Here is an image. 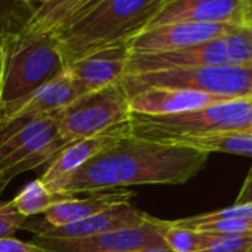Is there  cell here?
<instances>
[{"label": "cell", "mask_w": 252, "mask_h": 252, "mask_svg": "<svg viewBox=\"0 0 252 252\" xmlns=\"http://www.w3.org/2000/svg\"><path fill=\"white\" fill-rule=\"evenodd\" d=\"M209 155L187 146L123 137L89 159L61 186V193H98L143 184H184Z\"/></svg>", "instance_id": "6da1fadb"}, {"label": "cell", "mask_w": 252, "mask_h": 252, "mask_svg": "<svg viewBox=\"0 0 252 252\" xmlns=\"http://www.w3.org/2000/svg\"><path fill=\"white\" fill-rule=\"evenodd\" d=\"M163 0H102L55 33L65 67L95 51L126 43L144 30Z\"/></svg>", "instance_id": "7a4b0ae2"}, {"label": "cell", "mask_w": 252, "mask_h": 252, "mask_svg": "<svg viewBox=\"0 0 252 252\" xmlns=\"http://www.w3.org/2000/svg\"><path fill=\"white\" fill-rule=\"evenodd\" d=\"M0 43L5 52L0 110L17 105L65 71V63L55 34L21 32Z\"/></svg>", "instance_id": "3957f363"}, {"label": "cell", "mask_w": 252, "mask_h": 252, "mask_svg": "<svg viewBox=\"0 0 252 252\" xmlns=\"http://www.w3.org/2000/svg\"><path fill=\"white\" fill-rule=\"evenodd\" d=\"M251 125L252 96L166 116L132 113L128 123L131 137L159 143H175L186 137L221 131H248Z\"/></svg>", "instance_id": "277c9868"}, {"label": "cell", "mask_w": 252, "mask_h": 252, "mask_svg": "<svg viewBox=\"0 0 252 252\" xmlns=\"http://www.w3.org/2000/svg\"><path fill=\"white\" fill-rule=\"evenodd\" d=\"M122 85L132 96L146 88H177L203 92L222 99L252 96V65H205L126 74Z\"/></svg>", "instance_id": "5b68a950"}, {"label": "cell", "mask_w": 252, "mask_h": 252, "mask_svg": "<svg viewBox=\"0 0 252 252\" xmlns=\"http://www.w3.org/2000/svg\"><path fill=\"white\" fill-rule=\"evenodd\" d=\"M205 65H252V27L242 26L221 37L178 51L131 54L126 74Z\"/></svg>", "instance_id": "8992f818"}, {"label": "cell", "mask_w": 252, "mask_h": 252, "mask_svg": "<svg viewBox=\"0 0 252 252\" xmlns=\"http://www.w3.org/2000/svg\"><path fill=\"white\" fill-rule=\"evenodd\" d=\"M132 110L122 82L76 98L57 111V126L65 144L116 131L128 125Z\"/></svg>", "instance_id": "52a82bcc"}, {"label": "cell", "mask_w": 252, "mask_h": 252, "mask_svg": "<svg viewBox=\"0 0 252 252\" xmlns=\"http://www.w3.org/2000/svg\"><path fill=\"white\" fill-rule=\"evenodd\" d=\"M165 220L149 217L140 224L104 231L82 239H49L33 236L36 245L48 252H126L143 248H166Z\"/></svg>", "instance_id": "ba28073f"}, {"label": "cell", "mask_w": 252, "mask_h": 252, "mask_svg": "<svg viewBox=\"0 0 252 252\" xmlns=\"http://www.w3.org/2000/svg\"><path fill=\"white\" fill-rule=\"evenodd\" d=\"M236 24H165L147 27L128 42L131 54H160L196 46L239 29Z\"/></svg>", "instance_id": "9c48e42d"}, {"label": "cell", "mask_w": 252, "mask_h": 252, "mask_svg": "<svg viewBox=\"0 0 252 252\" xmlns=\"http://www.w3.org/2000/svg\"><path fill=\"white\" fill-rule=\"evenodd\" d=\"M243 18L245 0H163L147 27L181 23L245 26Z\"/></svg>", "instance_id": "30bf717a"}, {"label": "cell", "mask_w": 252, "mask_h": 252, "mask_svg": "<svg viewBox=\"0 0 252 252\" xmlns=\"http://www.w3.org/2000/svg\"><path fill=\"white\" fill-rule=\"evenodd\" d=\"M129 57L128 43H117L76 60L65 70L73 77L79 94L85 95L120 83L128 70Z\"/></svg>", "instance_id": "8fae6325"}, {"label": "cell", "mask_w": 252, "mask_h": 252, "mask_svg": "<svg viewBox=\"0 0 252 252\" xmlns=\"http://www.w3.org/2000/svg\"><path fill=\"white\" fill-rule=\"evenodd\" d=\"M150 215L144 211H140L132 203L126 205H117L113 208H108L99 214H95L92 217H88L85 220L70 222L65 225L54 227L49 225L45 220L43 221H34V222H26L23 228L33 233V236L39 237H49V239H82L95 236L104 231L123 228L143 222Z\"/></svg>", "instance_id": "7c38bea8"}, {"label": "cell", "mask_w": 252, "mask_h": 252, "mask_svg": "<svg viewBox=\"0 0 252 252\" xmlns=\"http://www.w3.org/2000/svg\"><path fill=\"white\" fill-rule=\"evenodd\" d=\"M128 135H129V126L125 125L116 131L104 132L91 138L70 143L49 162L48 168L45 169V172L39 180L45 186H48L52 191L61 193L60 191L61 186L68 177L77 172L89 159L98 155L108 144Z\"/></svg>", "instance_id": "4fadbf2b"}, {"label": "cell", "mask_w": 252, "mask_h": 252, "mask_svg": "<svg viewBox=\"0 0 252 252\" xmlns=\"http://www.w3.org/2000/svg\"><path fill=\"white\" fill-rule=\"evenodd\" d=\"M228 101L220 96L208 95L190 89L177 88H146L129 96L132 113L147 116H166L190 110L203 108L206 105Z\"/></svg>", "instance_id": "5bb4252c"}, {"label": "cell", "mask_w": 252, "mask_h": 252, "mask_svg": "<svg viewBox=\"0 0 252 252\" xmlns=\"http://www.w3.org/2000/svg\"><path fill=\"white\" fill-rule=\"evenodd\" d=\"M79 96L80 94L77 91V86L70 73L65 70L58 77L40 86L17 105L0 110V123L20 117H37L52 114L67 107Z\"/></svg>", "instance_id": "9a60e30c"}, {"label": "cell", "mask_w": 252, "mask_h": 252, "mask_svg": "<svg viewBox=\"0 0 252 252\" xmlns=\"http://www.w3.org/2000/svg\"><path fill=\"white\" fill-rule=\"evenodd\" d=\"M134 196H135V193L123 190V189L89 193L83 199H77L74 196L71 199H67L64 202H60V203H55L54 206H51L43 214V220L49 225H54V227L65 225L70 222L85 220L95 214H99L108 208L131 203Z\"/></svg>", "instance_id": "2e32d148"}, {"label": "cell", "mask_w": 252, "mask_h": 252, "mask_svg": "<svg viewBox=\"0 0 252 252\" xmlns=\"http://www.w3.org/2000/svg\"><path fill=\"white\" fill-rule=\"evenodd\" d=\"M172 144H181L194 150L211 153H228L252 158V135L246 131H221L186 137Z\"/></svg>", "instance_id": "e0dca14e"}, {"label": "cell", "mask_w": 252, "mask_h": 252, "mask_svg": "<svg viewBox=\"0 0 252 252\" xmlns=\"http://www.w3.org/2000/svg\"><path fill=\"white\" fill-rule=\"evenodd\" d=\"M80 0H52L36 8L26 23L24 33L55 34L70 18Z\"/></svg>", "instance_id": "ac0fdd59"}, {"label": "cell", "mask_w": 252, "mask_h": 252, "mask_svg": "<svg viewBox=\"0 0 252 252\" xmlns=\"http://www.w3.org/2000/svg\"><path fill=\"white\" fill-rule=\"evenodd\" d=\"M71 197L74 196L67 194V193L52 191L40 180H34L21 189V191L12 199V203L18 209L20 214L29 218V217L39 215V214L43 215L55 203L64 202Z\"/></svg>", "instance_id": "d6986e66"}, {"label": "cell", "mask_w": 252, "mask_h": 252, "mask_svg": "<svg viewBox=\"0 0 252 252\" xmlns=\"http://www.w3.org/2000/svg\"><path fill=\"white\" fill-rule=\"evenodd\" d=\"M162 236L166 248L174 252H200L212 237L211 233L180 225L177 221H166Z\"/></svg>", "instance_id": "ffe728a7"}, {"label": "cell", "mask_w": 252, "mask_h": 252, "mask_svg": "<svg viewBox=\"0 0 252 252\" xmlns=\"http://www.w3.org/2000/svg\"><path fill=\"white\" fill-rule=\"evenodd\" d=\"M23 0H0V42L21 33L33 12H27Z\"/></svg>", "instance_id": "44dd1931"}, {"label": "cell", "mask_w": 252, "mask_h": 252, "mask_svg": "<svg viewBox=\"0 0 252 252\" xmlns=\"http://www.w3.org/2000/svg\"><path fill=\"white\" fill-rule=\"evenodd\" d=\"M65 146H67L65 141H64L61 137H58L57 140H54L52 143H49L48 146H45L43 149H40V150L36 152L34 155L29 156V158L24 159L23 162H20V163H17V165L8 168L6 171L0 172V174H2V177H3L6 181L11 183V180H12L14 177H17V175H20V174H24V172H27V171H32V169H36V168H39V166H42V165H45V163H49V162H51V160L64 149V147H65Z\"/></svg>", "instance_id": "7402d4cb"}, {"label": "cell", "mask_w": 252, "mask_h": 252, "mask_svg": "<svg viewBox=\"0 0 252 252\" xmlns=\"http://www.w3.org/2000/svg\"><path fill=\"white\" fill-rule=\"evenodd\" d=\"M251 218H252V205H233L225 209L177 220V224L189 227V228H197L203 224L221 221V220H251Z\"/></svg>", "instance_id": "603a6c76"}, {"label": "cell", "mask_w": 252, "mask_h": 252, "mask_svg": "<svg viewBox=\"0 0 252 252\" xmlns=\"http://www.w3.org/2000/svg\"><path fill=\"white\" fill-rule=\"evenodd\" d=\"M209 245L200 252H249L252 248V231L234 234L211 233Z\"/></svg>", "instance_id": "cb8c5ba5"}, {"label": "cell", "mask_w": 252, "mask_h": 252, "mask_svg": "<svg viewBox=\"0 0 252 252\" xmlns=\"http://www.w3.org/2000/svg\"><path fill=\"white\" fill-rule=\"evenodd\" d=\"M27 217L18 212L12 200L0 202V239L14 237V234L24 227Z\"/></svg>", "instance_id": "d4e9b609"}, {"label": "cell", "mask_w": 252, "mask_h": 252, "mask_svg": "<svg viewBox=\"0 0 252 252\" xmlns=\"http://www.w3.org/2000/svg\"><path fill=\"white\" fill-rule=\"evenodd\" d=\"M194 230L215 233V234H234V233H245L252 231V218L251 220H221L203 224Z\"/></svg>", "instance_id": "484cf974"}, {"label": "cell", "mask_w": 252, "mask_h": 252, "mask_svg": "<svg viewBox=\"0 0 252 252\" xmlns=\"http://www.w3.org/2000/svg\"><path fill=\"white\" fill-rule=\"evenodd\" d=\"M0 252H48L34 242H23L15 237L0 239Z\"/></svg>", "instance_id": "4316f807"}, {"label": "cell", "mask_w": 252, "mask_h": 252, "mask_svg": "<svg viewBox=\"0 0 252 252\" xmlns=\"http://www.w3.org/2000/svg\"><path fill=\"white\" fill-rule=\"evenodd\" d=\"M101 2H102V0H80L79 5L76 6V9L73 11V14L70 15V18L65 21V24H64L61 29H64L65 26H68V24H71V23L77 21L79 18H82V17H83V15H86L88 12H91L92 9H95ZM61 29H60V30H61Z\"/></svg>", "instance_id": "83f0119b"}, {"label": "cell", "mask_w": 252, "mask_h": 252, "mask_svg": "<svg viewBox=\"0 0 252 252\" xmlns=\"http://www.w3.org/2000/svg\"><path fill=\"white\" fill-rule=\"evenodd\" d=\"M234 205H252V168L236 197Z\"/></svg>", "instance_id": "f1b7e54d"}, {"label": "cell", "mask_w": 252, "mask_h": 252, "mask_svg": "<svg viewBox=\"0 0 252 252\" xmlns=\"http://www.w3.org/2000/svg\"><path fill=\"white\" fill-rule=\"evenodd\" d=\"M3 71H5V52L0 43V105H2V88H3Z\"/></svg>", "instance_id": "f546056e"}, {"label": "cell", "mask_w": 252, "mask_h": 252, "mask_svg": "<svg viewBox=\"0 0 252 252\" xmlns=\"http://www.w3.org/2000/svg\"><path fill=\"white\" fill-rule=\"evenodd\" d=\"M243 24L252 27V0H245V18Z\"/></svg>", "instance_id": "4dcf8cb0"}, {"label": "cell", "mask_w": 252, "mask_h": 252, "mask_svg": "<svg viewBox=\"0 0 252 252\" xmlns=\"http://www.w3.org/2000/svg\"><path fill=\"white\" fill-rule=\"evenodd\" d=\"M126 252H174L168 248H143V249H134V251H126Z\"/></svg>", "instance_id": "1f68e13d"}, {"label": "cell", "mask_w": 252, "mask_h": 252, "mask_svg": "<svg viewBox=\"0 0 252 252\" xmlns=\"http://www.w3.org/2000/svg\"><path fill=\"white\" fill-rule=\"evenodd\" d=\"M8 184H9V181H6V180L2 177V174H0V196H2V193L5 191V189H6Z\"/></svg>", "instance_id": "d6a6232c"}, {"label": "cell", "mask_w": 252, "mask_h": 252, "mask_svg": "<svg viewBox=\"0 0 252 252\" xmlns=\"http://www.w3.org/2000/svg\"><path fill=\"white\" fill-rule=\"evenodd\" d=\"M23 2H24V3H27V5H30V3L33 2V0H23ZM40 2H42V5H43V3H48V2H52V0H40Z\"/></svg>", "instance_id": "836d02e7"}, {"label": "cell", "mask_w": 252, "mask_h": 252, "mask_svg": "<svg viewBox=\"0 0 252 252\" xmlns=\"http://www.w3.org/2000/svg\"><path fill=\"white\" fill-rule=\"evenodd\" d=\"M246 132H249V134H251V135H252V125H251V128H249V129H248V131H246Z\"/></svg>", "instance_id": "e575fe53"}, {"label": "cell", "mask_w": 252, "mask_h": 252, "mask_svg": "<svg viewBox=\"0 0 252 252\" xmlns=\"http://www.w3.org/2000/svg\"><path fill=\"white\" fill-rule=\"evenodd\" d=\"M249 252H252V248H251V251H249Z\"/></svg>", "instance_id": "d590c367"}]
</instances>
